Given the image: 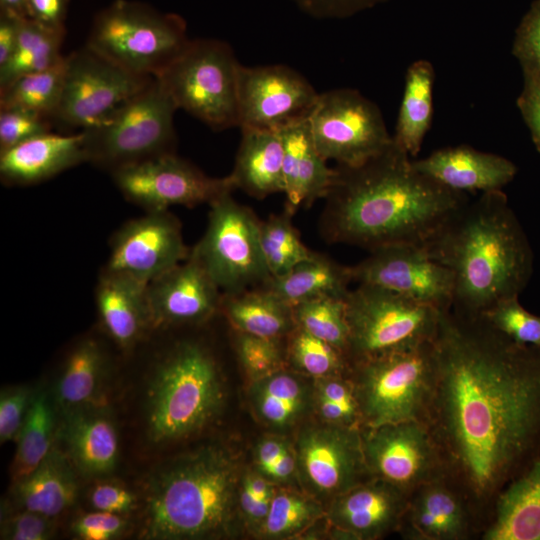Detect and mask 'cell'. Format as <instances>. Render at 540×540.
<instances>
[{
	"instance_id": "6da1fadb",
	"label": "cell",
	"mask_w": 540,
	"mask_h": 540,
	"mask_svg": "<svg viewBox=\"0 0 540 540\" xmlns=\"http://www.w3.org/2000/svg\"><path fill=\"white\" fill-rule=\"evenodd\" d=\"M434 345L425 424L480 539L501 491L540 454V348L451 309L441 312Z\"/></svg>"
},
{
	"instance_id": "7a4b0ae2",
	"label": "cell",
	"mask_w": 540,
	"mask_h": 540,
	"mask_svg": "<svg viewBox=\"0 0 540 540\" xmlns=\"http://www.w3.org/2000/svg\"><path fill=\"white\" fill-rule=\"evenodd\" d=\"M336 170L319 225L330 243L369 252L401 244L425 246L468 202L466 193L418 171L394 139L363 164Z\"/></svg>"
},
{
	"instance_id": "3957f363",
	"label": "cell",
	"mask_w": 540,
	"mask_h": 540,
	"mask_svg": "<svg viewBox=\"0 0 540 540\" xmlns=\"http://www.w3.org/2000/svg\"><path fill=\"white\" fill-rule=\"evenodd\" d=\"M423 247L452 272L451 311L465 317L519 296L533 272L529 240L502 190L468 201Z\"/></svg>"
},
{
	"instance_id": "277c9868",
	"label": "cell",
	"mask_w": 540,
	"mask_h": 540,
	"mask_svg": "<svg viewBox=\"0 0 540 540\" xmlns=\"http://www.w3.org/2000/svg\"><path fill=\"white\" fill-rule=\"evenodd\" d=\"M238 464L219 445L172 459L148 478L141 536L203 539L227 532L239 488Z\"/></svg>"
},
{
	"instance_id": "5b68a950",
	"label": "cell",
	"mask_w": 540,
	"mask_h": 540,
	"mask_svg": "<svg viewBox=\"0 0 540 540\" xmlns=\"http://www.w3.org/2000/svg\"><path fill=\"white\" fill-rule=\"evenodd\" d=\"M147 382L145 431L156 447L199 433L219 415L224 403L216 357L198 339H178L163 348Z\"/></svg>"
},
{
	"instance_id": "8992f818",
	"label": "cell",
	"mask_w": 540,
	"mask_h": 540,
	"mask_svg": "<svg viewBox=\"0 0 540 540\" xmlns=\"http://www.w3.org/2000/svg\"><path fill=\"white\" fill-rule=\"evenodd\" d=\"M434 340L355 362L353 384L360 429L405 421L426 422L434 390Z\"/></svg>"
},
{
	"instance_id": "52a82bcc",
	"label": "cell",
	"mask_w": 540,
	"mask_h": 540,
	"mask_svg": "<svg viewBox=\"0 0 540 540\" xmlns=\"http://www.w3.org/2000/svg\"><path fill=\"white\" fill-rule=\"evenodd\" d=\"M189 41L179 15L115 0L95 15L85 45L133 74L156 77Z\"/></svg>"
},
{
	"instance_id": "ba28073f",
	"label": "cell",
	"mask_w": 540,
	"mask_h": 540,
	"mask_svg": "<svg viewBox=\"0 0 540 540\" xmlns=\"http://www.w3.org/2000/svg\"><path fill=\"white\" fill-rule=\"evenodd\" d=\"M177 107L154 77L136 95L94 126L80 130L86 162L109 174L175 152Z\"/></svg>"
},
{
	"instance_id": "9c48e42d",
	"label": "cell",
	"mask_w": 540,
	"mask_h": 540,
	"mask_svg": "<svg viewBox=\"0 0 540 540\" xmlns=\"http://www.w3.org/2000/svg\"><path fill=\"white\" fill-rule=\"evenodd\" d=\"M345 304L351 365L433 341L442 312L369 284H358L349 290Z\"/></svg>"
},
{
	"instance_id": "30bf717a",
	"label": "cell",
	"mask_w": 540,
	"mask_h": 540,
	"mask_svg": "<svg viewBox=\"0 0 540 540\" xmlns=\"http://www.w3.org/2000/svg\"><path fill=\"white\" fill-rule=\"evenodd\" d=\"M240 66L227 43L195 39L156 78L177 109L224 130L238 126Z\"/></svg>"
},
{
	"instance_id": "8fae6325",
	"label": "cell",
	"mask_w": 540,
	"mask_h": 540,
	"mask_svg": "<svg viewBox=\"0 0 540 540\" xmlns=\"http://www.w3.org/2000/svg\"><path fill=\"white\" fill-rule=\"evenodd\" d=\"M209 205L206 230L189 255L223 294L263 287L272 276L261 248V221L231 193Z\"/></svg>"
},
{
	"instance_id": "7c38bea8",
	"label": "cell",
	"mask_w": 540,
	"mask_h": 540,
	"mask_svg": "<svg viewBox=\"0 0 540 540\" xmlns=\"http://www.w3.org/2000/svg\"><path fill=\"white\" fill-rule=\"evenodd\" d=\"M308 121L317 150L338 166L361 165L393 140L378 106L354 89L319 94Z\"/></svg>"
},
{
	"instance_id": "4fadbf2b",
	"label": "cell",
	"mask_w": 540,
	"mask_h": 540,
	"mask_svg": "<svg viewBox=\"0 0 540 540\" xmlns=\"http://www.w3.org/2000/svg\"><path fill=\"white\" fill-rule=\"evenodd\" d=\"M153 78L133 74L84 45L65 56L62 93L53 122L80 130L94 126Z\"/></svg>"
},
{
	"instance_id": "5bb4252c",
	"label": "cell",
	"mask_w": 540,
	"mask_h": 540,
	"mask_svg": "<svg viewBox=\"0 0 540 540\" xmlns=\"http://www.w3.org/2000/svg\"><path fill=\"white\" fill-rule=\"evenodd\" d=\"M122 195L146 212L171 206L211 204L235 187L229 176L213 178L175 152L163 154L111 174Z\"/></svg>"
},
{
	"instance_id": "9a60e30c",
	"label": "cell",
	"mask_w": 540,
	"mask_h": 540,
	"mask_svg": "<svg viewBox=\"0 0 540 540\" xmlns=\"http://www.w3.org/2000/svg\"><path fill=\"white\" fill-rule=\"evenodd\" d=\"M360 430L371 478L409 496L419 486L444 476L439 450L425 423L405 421Z\"/></svg>"
},
{
	"instance_id": "2e32d148",
	"label": "cell",
	"mask_w": 540,
	"mask_h": 540,
	"mask_svg": "<svg viewBox=\"0 0 540 540\" xmlns=\"http://www.w3.org/2000/svg\"><path fill=\"white\" fill-rule=\"evenodd\" d=\"M352 281L396 292L440 311L453 302L452 272L423 246L401 244L380 248L349 266Z\"/></svg>"
},
{
	"instance_id": "e0dca14e",
	"label": "cell",
	"mask_w": 540,
	"mask_h": 540,
	"mask_svg": "<svg viewBox=\"0 0 540 540\" xmlns=\"http://www.w3.org/2000/svg\"><path fill=\"white\" fill-rule=\"evenodd\" d=\"M319 93L297 71L284 65L240 66L238 126L279 131L305 119Z\"/></svg>"
},
{
	"instance_id": "ac0fdd59",
	"label": "cell",
	"mask_w": 540,
	"mask_h": 540,
	"mask_svg": "<svg viewBox=\"0 0 540 540\" xmlns=\"http://www.w3.org/2000/svg\"><path fill=\"white\" fill-rule=\"evenodd\" d=\"M189 254L180 221L169 210L146 212L114 233L104 268L149 284Z\"/></svg>"
},
{
	"instance_id": "d6986e66",
	"label": "cell",
	"mask_w": 540,
	"mask_h": 540,
	"mask_svg": "<svg viewBox=\"0 0 540 540\" xmlns=\"http://www.w3.org/2000/svg\"><path fill=\"white\" fill-rule=\"evenodd\" d=\"M296 459L305 483L317 494L335 498L371 478L360 428L331 424L307 428L298 438Z\"/></svg>"
},
{
	"instance_id": "ffe728a7",
	"label": "cell",
	"mask_w": 540,
	"mask_h": 540,
	"mask_svg": "<svg viewBox=\"0 0 540 540\" xmlns=\"http://www.w3.org/2000/svg\"><path fill=\"white\" fill-rule=\"evenodd\" d=\"M154 330L206 323L220 311L222 292L190 255L147 284Z\"/></svg>"
},
{
	"instance_id": "44dd1931",
	"label": "cell",
	"mask_w": 540,
	"mask_h": 540,
	"mask_svg": "<svg viewBox=\"0 0 540 540\" xmlns=\"http://www.w3.org/2000/svg\"><path fill=\"white\" fill-rule=\"evenodd\" d=\"M397 532L407 540L479 539L466 500L444 476L409 495Z\"/></svg>"
},
{
	"instance_id": "7402d4cb",
	"label": "cell",
	"mask_w": 540,
	"mask_h": 540,
	"mask_svg": "<svg viewBox=\"0 0 540 540\" xmlns=\"http://www.w3.org/2000/svg\"><path fill=\"white\" fill-rule=\"evenodd\" d=\"M408 495L369 478L333 498L328 518L343 539L374 540L398 531Z\"/></svg>"
},
{
	"instance_id": "603a6c76",
	"label": "cell",
	"mask_w": 540,
	"mask_h": 540,
	"mask_svg": "<svg viewBox=\"0 0 540 540\" xmlns=\"http://www.w3.org/2000/svg\"><path fill=\"white\" fill-rule=\"evenodd\" d=\"M62 413L56 440L78 474L101 478L110 474L119 457L116 423L106 404Z\"/></svg>"
},
{
	"instance_id": "cb8c5ba5",
	"label": "cell",
	"mask_w": 540,
	"mask_h": 540,
	"mask_svg": "<svg viewBox=\"0 0 540 540\" xmlns=\"http://www.w3.org/2000/svg\"><path fill=\"white\" fill-rule=\"evenodd\" d=\"M94 294L100 326L121 351L130 352L155 331L147 284L103 268Z\"/></svg>"
},
{
	"instance_id": "d4e9b609",
	"label": "cell",
	"mask_w": 540,
	"mask_h": 540,
	"mask_svg": "<svg viewBox=\"0 0 540 540\" xmlns=\"http://www.w3.org/2000/svg\"><path fill=\"white\" fill-rule=\"evenodd\" d=\"M412 164L443 186L466 194L502 190L517 173L507 158L466 145L438 149Z\"/></svg>"
},
{
	"instance_id": "484cf974",
	"label": "cell",
	"mask_w": 540,
	"mask_h": 540,
	"mask_svg": "<svg viewBox=\"0 0 540 540\" xmlns=\"http://www.w3.org/2000/svg\"><path fill=\"white\" fill-rule=\"evenodd\" d=\"M86 162L83 137L52 131L0 151V178L10 186L43 182Z\"/></svg>"
},
{
	"instance_id": "4316f807",
	"label": "cell",
	"mask_w": 540,
	"mask_h": 540,
	"mask_svg": "<svg viewBox=\"0 0 540 540\" xmlns=\"http://www.w3.org/2000/svg\"><path fill=\"white\" fill-rule=\"evenodd\" d=\"M284 149L283 179L285 211L293 215L301 207H310L326 198L337 170L327 165L313 141L308 117L279 130Z\"/></svg>"
},
{
	"instance_id": "83f0119b",
	"label": "cell",
	"mask_w": 540,
	"mask_h": 540,
	"mask_svg": "<svg viewBox=\"0 0 540 540\" xmlns=\"http://www.w3.org/2000/svg\"><path fill=\"white\" fill-rule=\"evenodd\" d=\"M480 540H540V454L501 491Z\"/></svg>"
},
{
	"instance_id": "f1b7e54d",
	"label": "cell",
	"mask_w": 540,
	"mask_h": 540,
	"mask_svg": "<svg viewBox=\"0 0 540 540\" xmlns=\"http://www.w3.org/2000/svg\"><path fill=\"white\" fill-rule=\"evenodd\" d=\"M110 357L103 342L94 335L77 340L64 359L55 390L61 411L104 405V385Z\"/></svg>"
},
{
	"instance_id": "f546056e",
	"label": "cell",
	"mask_w": 540,
	"mask_h": 540,
	"mask_svg": "<svg viewBox=\"0 0 540 540\" xmlns=\"http://www.w3.org/2000/svg\"><path fill=\"white\" fill-rule=\"evenodd\" d=\"M78 472L56 445L40 465L13 483L16 509H25L56 518L71 508L78 495Z\"/></svg>"
},
{
	"instance_id": "4dcf8cb0",
	"label": "cell",
	"mask_w": 540,
	"mask_h": 540,
	"mask_svg": "<svg viewBox=\"0 0 540 540\" xmlns=\"http://www.w3.org/2000/svg\"><path fill=\"white\" fill-rule=\"evenodd\" d=\"M241 131L234 168L228 175L235 189L257 199L284 192V149L280 132L250 128Z\"/></svg>"
},
{
	"instance_id": "1f68e13d",
	"label": "cell",
	"mask_w": 540,
	"mask_h": 540,
	"mask_svg": "<svg viewBox=\"0 0 540 540\" xmlns=\"http://www.w3.org/2000/svg\"><path fill=\"white\" fill-rule=\"evenodd\" d=\"M220 311L241 332L281 339L296 327L293 307L265 287L222 293Z\"/></svg>"
},
{
	"instance_id": "d6a6232c",
	"label": "cell",
	"mask_w": 540,
	"mask_h": 540,
	"mask_svg": "<svg viewBox=\"0 0 540 540\" xmlns=\"http://www.w3.org/2000/svg\"><path fill=\"white\" fill-rule=\"evenodd\" d=\"M351 282L349 266L340 265L329 257L314 252L310 258L297 264L288 273L272 277L263 287L294 306L322 296L345 298Z\"/></svg>"
},
{
	"instance_id": "836d02e7",
	"label": "cell",
	"mask_w": 540,
	"mask_h": 540,
	"mask_svg": "<svg viewBox=\"0 0 540 540\" xmlns=\"http://www.w3.org/2000/svg\"><path fill=\"white\" fill-rule=\"evenodd\" d=\"M434 79V68L424 59L414 61L406 72L395 134L392 136L410 157L419 153L431 127Z\"/></svg>"
},
{
	"instance_id": "e575fe53",
	"label": "cell",
	"mask_w": 540,
	"mask_h": 540,
	"mask_svg": "<svg viewBox=\"0 0 540 540\" xmlns=\"http://www.w3.org/2000/svg\"><path fill=\"white\" fill-rule=\"evenodd\" d=\"M54 403L45 389L33 392L16 439L17 449L11 466L12 483L33 472L54 447L58 428Z\"/></svg>"
},
{
	"instance_id": "d590c367",
	"label": "cell",
	"mask_w": 540,
	"mask_h": 540,
	"mask_svg": "<svg viewBox=\"0 0 540 540\" xmlns=\"http://www.w3.org/2000/svg\"><path fill=\"white\" fill-rule=\"evenodd\" d=\"M250 395L260 420L276 429L294 425L308 400L307 387L301 378L283 369L254 381Z\"/></svg>"
},
{
	"instance_id": "8d00e7d4",
	"label": "cell",
	"mask_w": 540,
	"mask_h": 540,
	"mask_svg": "<svg viewBox=\"0 0 540 540\" xmlns=\"http://www.w3.org/2000/svg\"><path fill=\"white\" fill-rule=\"evenodd\" d=\"M65 33L44 27L28 17L20 18L15 50L10 60L0 67V90L21 76L49 69L61 62Z\"/></svg>"
},
{
	"instance_id": "74e56055",
	"label": "cell",
	"mask_w": 540,
	"mask_h": 540,
	"mask_svg": "<svg viewBox=\"0 0 540 540\" xmlns=\"http://www.w3.org/2000/svg\"><path fill=\"white\" fill-rule=\"evenodd\" d=\"M64 71L65 56L49 69L17 78L0 90V109H21L53 121L62 93Z\"/></svg>"
},
{
	"instance_id": "f35d334b",
	"label": "cell",
	"mask_w": 540,
	"mask_h": 540,
	"mask_svg": "<svg viewBox=\"0 0 540 540\" xmlns=\"http://www.w3.org/2000/svg\"><path fill=\"white\" fill-rule=\"evenodd\" d=\"M292 307L297 327L347 355L349 327L345 298L322 296L302 301Z\"/></svg>"
},
{
	"instance_id": "ab89813d",
	"label": "cell",
	"mask_w": 540,
	"mask_h": 540,
	"mask_svg": "<svg viewBox=\"0 0 540 540\" xmlns=\"http://www.w3.org/2000/svg\"><path fill=\"white\" fill-rule=\"evenodd\" d=\"M287 211L272 215L260 224L263 256L272 277L288 273L314 253L301 241Z\"/></svg>"
},
{
	"instance_id": "60d3db41",
	"label": "cell",
	"mask_w": 540,
	"mask_h": 540,
	"mask_svg": "<svg viewBox=\"0 0 540 540\" xmlns=\"http://www.w3.org/2000/svg\"><path fill=\"white\" fill-rule=\"evenodd\" d=\"M288 358L294 368L315 379L345 376L352 366L344 352L299 327L289 334Z\"/></svg>"
},
{
	"instance_id": "b9f144b4",
	"label": "cell",
	"mask_w": 540,
	"mask_h": 540,
	"mask_svg": "<svg viewBox=\"0 0 540 540\" xmlns=\"http://www.w3.org/2000/svg\"><path fill=\"white\" fill-rule=\"evenodd\" d=\"M321 514L322 509L315 500L290 490L275 491L268 514L258 530L266 538H287L301 533Z\"/></svg>"
},
{
	"instance_id": "7bdbcfd3",
	"label": "cell",
	"mask_w": 540,
	"mask_h": 540,
	"mask_svg": "<svg viewBox=\"0 0 540 540\" xmlns=\"http://www.w3.org/2000/svg\"><path fill=\"white\" fill-rule=\"evenodd\" d=\"M481 317L515 342L540 348V316L526 310L519 296L498 302Z\"/></svg>"
},
{
	"instance_id": "ee69618b",
	"label": "cell",
	"mask_w": 540,
	"mask_h": 540,
	"mask_svg": "<svg viewBox=\"0 0 540 540\" xmlns=\"http://www.w3.org/2000/svg\"><path fill=\"white\" fill-rule=\"evenodd\" d=\"M280 339L265 338L236 330L235 348L239 361L252 382L283 366Z\"/></svg>"
},
{
	"instance_id": "f6af8a7d",
	"label": "cell",
	"mask_w": 540,
	"mask_h": 540,
	"mask_svg": "<svg viewBox=\"0 0 540 540\" xmlns=\"http://www.w3.org/2000/svg\"><path fill=\"white\" fill-rule=\"evenodd\" d=\"M523 76L540 77V0H535L519 24L512 45Z\"/></svg>"
},
{
	"instance_id": "bcb514c9",
	"label": "cell",
	"mask_w": 540,
	"mask_h": 540,
	"mask_svg": "<svg viewBox=\"0 0 540 540\" xmlns=\"http://www.w3.org/2000/svg\"><path fill=\"white\" fill-rule=\"evenodd\" d=\"M53 121L21 109H0V151L52 131Z\"/></svg>"
},
{
	"instance_id": "7dc6e473",
	"label": "cell",
	"mask_w": 540,
	"mask_h": 540,
	"mask_svg": "<svg viewBox=\"0 0 540 540\" xmlns=\"http://www.w3.org/2000/svg\"><path fill=\"white\" fill-rule=\"evenodd\" d=\"M55 532V518L25 509H16L1 525V538L8 540H47Z\"/></svg>"
},
{
	"instance_id": "c3c4849f",
	"label": "cell",
	"mask_w": 540,
	"mask_h": 540,
	"mask_svg": "<svg viewBox=\"0 0 540 540\" xmlns=\"http://www.w3.org/2000/svg\"><path fill=\"white\" fill-rule=\"evenodd\" d=\"M33 392L26 386L6 388L0 397L1 443L16 440L24 423Z\"/></svg>"
},
{
	"instance_id": "681fc988",
	"label": "cell",
	"mask_w": 540,
	"mask_h": 540,
	"mask_svg": "<svg viewBox=\"0 0 540 540\" xmlns=\"http://www.w3.org/2000/svg\"><path fill=\"white\" fill-rule=\"evenodd\" d=\"M127 526L125 515L95 510L75 519L71 529L79 539L111 540L122 536Z\"/></svg>"
},
{
	"instance_id": "f907efd6",
	"label": "cell",
	"mask_w": 540,
	"mask_h": 540,
	"mask_svg": "<svg viewBox=\"0 0 540 540\" xmlns=\"http://www.w3.org/2000/svg\"><path fill=\"white\" fill-rule=\"evenodd\" d=\"M89 502L95 510L126 515L135 508L136 496L118 481L102 480L91 487Z\"/></svg>"
},
{
	"instance_id": "816d5d0a",
	"label": "cell",
	"mask_w": 540,
	"mask_h": 540,
	"mask_svg": "<svg viewBox=\"0 0 540 540\" xmlns=\"http://www.w3.org/2000/svg\"><path fill=\"white\" fill-rule=\"evenodd\" d=\"M524 84L517 106L528 127L532 141L540 153V77L523 76Z\"/></svg>"
},
{
	"instance_id": "f5cc1de1",
	"label": "cell",
	"mask_w": 540,
	"mask_h": 540,
	"mask_svg": "<svg viewBox=\"0 0 540 540\" xmlns=\"http://www.w3.org/2000/svg\"><path fill=\"white\" fill-rule=\"evenodd\" d=\"M302 11L317 18L349 15L379 0H292Z\"/></svg>"
},
{
	"instance_id": "db71d44e",
	"label": "cell",
	"mask_w": 540,
	"mask_h": 540,
	"mask_svg": "<svg viewBox=\"0 0 540 540\" xmlns=\"http://www.w3.org/2000/svg\"><path fill=\"white\" fill-rule=\"evenodd\" d=\"M69 0H27L28 18L52 30L66 32Z\"/></svg>"
},
{
	"instance_id": "11a10c76",
	"label": "cell",
	"mask_w": 540,
	"mask_h": 540,
	"mask_svg": "<svg viewBox=\"0 0 540 540\" xmlns=\"http://www.w3.org/2000/svg\"><path fill=\"white\" fill-rule=\"evenodd\" d=\"M19 19L4 12H0V67L11 58L18 40Z\"/></svg>"
},
{
	"instance_id": "9f6ffc18",
	"label": "cell",
	"mask_w": 540,
	"mask_h": 540,
	"mask_svg": "<svg viewBox=\"0 0 540 540\" xmlns=\"http://www.w3.org/2000/svg\"><path fill=\"white\" fill-rule=\"evenodd\" d=\"M288 445L277 437L262 439L255 449V460L259 471L264 474L286 450Z\"/></svg>"
},
{
	"instance_id": "6f0895ef",
	"label": "cell",
	"mask_w": 540,
	"mask_h": 540,
	"mask_svg": "<svg viewBox=\"0 0 540 540\" xmlns=\"http://www.w3.org/2000/svg\"><path fill=\"white\" fill-rule=\"evenodd\" d=\"M296 469V455H294L288 446L276 462L263 475L276 481L285 482L293 476Z\"/></svg>"
},
{
	"instance_id": "680465c9",
	"label": "cell",
	"mask_w": 540,
	"mask_h": 540,
	"mask_svg": "<svg viewBox=\"0 0 540 540\" xmlns=\"http://www.w3.org/2000/svg\"><path fill=\"white\" fill-rule=\"evenodd\" d=\"M0 12L24 18L27 15V0H0Z\"/></svg>"
}]
</instances>
